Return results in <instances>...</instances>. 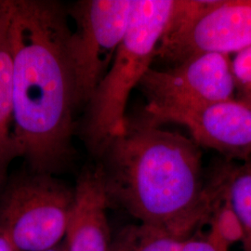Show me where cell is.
<instances>
[{
    "label": "cell",
    "mask_w": 251,
    "mask_h": 251,
    "mask_svg": "<svg viewBox=\"0 0 251 251\" xmlns=\"http://www.w3.org/2000/svg\"><path fill=\"white\" fill-rule=\"evenodd\" d=\"M11 0H0V191L15 159L13 128V63L9 38Z\"/></svg>",
    "instance_id": "obj_10"
},
{
    "label": "cell",
    "mask_w": 251,
    "mask_h": 251,
    "mask_svg": "<svg viewBox=\"0 0 251 251\" xmlns=\"http://www.w3.org/2000/svg\"><path fill=\"white\" fill-rule=\"evenodd\" d=\"M133 0H82L70 15L75 27L67 40L77 108L86 106L125 37Z\"/></svg>",
    "instance_id": "obj_6"
},
{
    "label": "cell",
    "mask_w": 251,
    "mask_h": 251,
    "mask_svg": "<svg viewBox=\"0 0 251 251\" xmlns=\"http://www.w3.org/2000/svg\"><path fill=\"white\" fill-rule=\"evenodd\" d=\"M46 251H65V250H64L63 244H60V245H58L57 247H55L53 249H50V250Z\"/></svg>",
    "instance_id": "obj_16"
},
{
    "label": "cell",
    "mask_w": 251,
    "mask_h": 251,
    "mask_svg": "<svg viewBox=\"0 0 251 251\" xmlns=\"http://www.w3.org/2000/svg\"><path fill=\"white\" fill-rule=\"evenodd\" d=\"M70 32L63 4L11 0L13 152L36 173L63 171L75 153L78 108L67 51Z\"/></svg>",
    "instance_id": "obj_1"
},
{
    "label": "cell",
    "mask_w": 251,
    "mask_h": 251,
    "mask_svg": "<svg viewBox=\"0 0 251 251\" xmlns=\"http://www.w3.org/2000/svg\"><path fill=\"white\" fill-rule=\"evenodd\" d=\"M139 86L147 99V117L234 99L235 93L232 61L225 54L198 55L164 70L151 68Z\"/></svg>",
    "instance_id": "obj_7"
},
{
    "label": "cell",
    "mask_w": 251,
    "mask_h": 251,
    "mask_svg": "<svg viewBox=\"0 0 251 251\" xmlns=\"http://www.w3.org/2000/svg\"><path fill=\"white\" fill-rule=\"evenodd\" d=\"M213 226L206 236H190L184 240L181 251H229L230 236L225 229V209L219 205L213 212Z\"/></svg>",
    "instance_id": "obj_13"
},
{
    "label": "cell",
    "mask_w": 251,
    "mask_h": 251,
    "mask_svg": "<svg viewBox=\"0 0 251 251\" xmlns=\"http://www.w3.org/2000/svg\"><path fill=\"white\" fill-rule=\"evenodd\" d=\"M218 179L223 198L239 227L242 251H251V159L229 167Z\"/></svg>",
    "instance_id": "obj_11"
},
{
    "label": "cell",
    "mask_w": 251,
    "mask_h": 251,
    "mask_svg": "<svg viewBox=\"0 0 251 251\" xmlns=\"http://www.w3.org/2000/svg\"><path fill=\"white\" fill-rule=\"evenodd\" d=\"M99 157L110 205L139 224L187 239L220 200L216 180L204 184L198 144L144 117H127L125 132Z\"/></svg>",
    "instance_id": "obj_2"
},
{
    "label": "cell",
    "mask_w": 251,
    "mask_h": 251,
    "mask_svg": "<svg viewBox=\"0 0 251 251\" xmlns=\"http://www.w3.org/2000/svg\"><path fill=\"white\" fill-rule=\"evenodd\" d=\"M232 74L237 100L251 106V46L236 53L232 61Z\"/></svg>",
    "instance_id": "obj_14"
},
{
    "label": "cell",
    "mask_w": 251,
    "mask_h": 251,
    "mask_svg": "<svg viewBox=\"0 0 251 251\" xmlns=\"http://www.w3.org/2000/svg\"><path fill=\"white\" fill-rule=\"evenodd\" d=\"M153 125L174 123L187 127L193 141L230 158L251 156V106L236 99L197 107L143 116Z\"/></svg>",
    "instance_id": "obj_8"
},
{
    "label": "cell",
    "mask_w": 251,
    "mask_h": 251,
    "mask_svg": "<svg viewBox=\"0 0 251 251\" xmlns=\"http://www.w3.org/2000/svg\"><path fill=\"white\" fill-rule=\"evenodd\" d=\"M173 4L174 0H133L125 37L86 105L83 136L94 155L100 156L125 132L128 98L152 68Z\"/></svg>",
    "instance_id": "obj_3"
},
{
    "label": "cell",
    "mask_w": 251,
    "mask_h": 251,
    "mask_svg": "<svg viewBox=\"0 0 251 251\" xmlns=\"http://www.w3.org/2000/svg\"><path fill=\"white\" fill-rule=\"evenodd\" d=\"M108 200L99 164L81 172L75 187V204L65 234V251H112Z\"/></svg>",
    "instance_id": "obj_9"
},
{
    "label": "cell",
    "mask_w": 251,
    "mask_h": 251,
    "mask_svg": "<svg viewBox=\"0 0 251 251\" xmlns=\"http://www.w3.org/2000/svg\"><path fill=\"white\" fill-rule=\"evenodd\" d=\"M0 251H19L11 239L0 229Z\"/></svg>",
    "instance_id": "obj_15"
},
{
    "label": "cell",
    "mask_w": 251,
    "mask_h": 251,
    "mask_svg": "<svg viewBox=\"0 0 251 251\" xmlns=\"http://www.w3.org/2000/svg\"><path fill=\"white\" fill-rule=\"evenodd\" d=\"M185 239L155 226L136 224L113 236L112 251H181Z\"/></svg>",
    "instance_id": "obj_12"
},
{
    "label": "cell",
    "mask_w": 251,
    "mask_h": 251,
    "mask_svg": "<svg viewBox=\"0 0 251 251\" xmlns=\"http://www.w3.org/2000/svg\"><path fill=\"white\" fill-rule=\"evenodd\" d=\"M75 188L51 174L30 171L9 178L0 191V229L19 251H46L64 240Z\"/></svg>",
    "instance_id": "obj_5"
},
{
    "label": "cell",
    "mask_w": 251,
    "mask_h": 251,
    "mask_svg": "<svg viewBox=\"0 0 251 251\" xmlns=\"http://www.w3.org/2000/svg\"><path fill=\"white\" fill-rule=\"evenodd\" d=\"M251 46V0H174L155 58L171 66L198 55Z\"/></svg>",
    "instance_id": "obj_4"
}]
</instances>
